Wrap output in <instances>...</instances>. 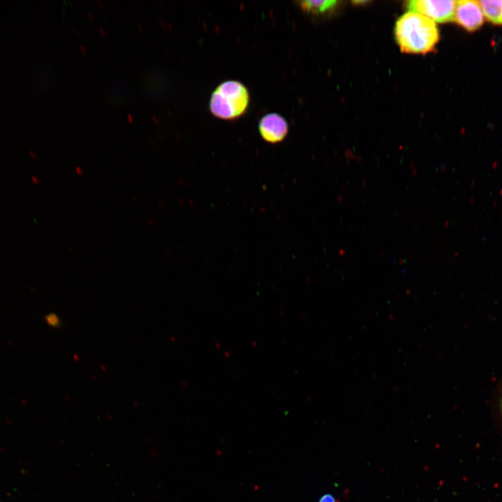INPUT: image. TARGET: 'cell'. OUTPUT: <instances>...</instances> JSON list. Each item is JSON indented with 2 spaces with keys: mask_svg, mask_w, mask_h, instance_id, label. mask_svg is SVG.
Here are the masks:
<instances>
[{
  "mask_svg": "<svg viewBox=\"0 0 502 502\" xmlns=\"http://www.w3.org/2000/svg\"><path fill=\"white\" fill-rule=\"evenodd\" d=\"M396 41L402 52L426 54L434 50L439 31L434 22L415 12L409 11L396 22Z\"/></svg>",
  "mask_w": 502,
  "mask_h": 502,
  "instance_id": "cell-1",
  "label": "cell"
},
{
  "mask_svg": "<svg viewBox=\"0 0 502 502\" xmlns=\"http://www.w3.org/2000/svg\"><path fill=\"white\" fill-rule=\"evenodd\" d=\"M250 100L248 89L243 83L227 80L220 84L213 91L209 109L218 119L234 120L246 112Z\"/></svg>",
  "mask_w": 502,
  "mask_h": 502,
  "instance_id": "cell-2",
  "label": "cell"
},
{
  "mask_svg": "<svg viewBox=\"0 0 502 502\" xmlns=\"http://www.w3.org/2000/svg\"><path fill=\"white\" fill-rule=\"evenodd\" d=\"M501 409H502V399H501Z\"/></svg>",
  "mask_w": 502,
  "mask_h": 502,
  "instance_id": "cell-10",
  "label": "cell"
},
{
  "mask_svg": "<svg viewBox=\"0 0 502 502\" xmlns=\"http://www.w3.org/2000/svg\"><path fill=\"white\" fill-rule=\"evenodd\" d=\"M335 0L298 1L296 5L302 11L312 15H324L333 11L337 6Z\"/></svg>",
  "mask_w": 502,
  "mask_h": 502,
  "instance_id": "cell-6",
  "label": "cell"
},
{
  "mask_svg": "<svg viewBox=\"0 0 502 502\" xmlns=\"http://www.w3.org/2000/svg\"><path fill=\"white\" fill-rule=\"evenodd\" d=\"M485 17L479 1H456L454 22L468 32H475L484 24Z\"/></svg>",
  "mask_w": 502,
  "mask_h": 502,
  "instance_id": "cell-4",
  "label": "cell"
},
{
  "mask_svg": "<svg viewBox=\"0 0 502 502\" xmlns=\"http://www.w3.org/2000/svg\"><path fill=\"white\" fill-rule=\"evenodd\" d=\"M46 320L50 326H56L59 323V319L56 315L54 314H50L47 317Z\"/></svg>",
  "mask_w": 502,
  "mask_h": 502,
  "instance_id": "cell-8",
  "label": "cell"
},
{
  "mask_svg": "<svg viewBox=\"0 0 502 502\" xmlns=\"http://www.w3.org/2000/svg\"><path fill=\"white\" fill-rule=\"evenodd\" d=\"M319 502H337V500L333 495L326 494L319 499Z\"/></svg>",
  "mask_w": 502,
  "mask_h": 502,
  "instance_id": "cell-9",
  "label": "cell"
},
{
  "mask_svg": "<svg viewBox=\"0 0 502 502\" xmlns=\"http://www.w3.org/2000/svg\"><path fill=\"white\" fill-rule=\"evenodd\" d=\"M456 1L411 0L407 2L409 11L420 13L434 22H454Z\"/></svg>",
  "mask_w": 502,
  "mask_h": 502,
  "instance_id": "cell-3",
  "label": "cell"
},
{
  "mask_svg": "<svg viewBox=\"0 0 502 502\" xmlns=\"http://www.w3.org/2000/svg\"><path fill=\"white\" fill-rule=\"evenodd\" d=\"M258 128L262 139L271 144L283 141L289 132L287 121L277 113L264 116L259 122Z\"/></svg>",
  "mask_w": 502,
  "mask_h": 502,
  "instance_id": "cell-5",
  "label": "cell"
},
{
  "mask_svg": "<svg viewBox=\"0 0 502 502\" xmlns=\"http://www.w3.org/2000/svg\"><path fill=\"white\" fill-rule=\"evenodd\" d=\"M485 17L495 25H502V0L479 1Z\"/></svg>",
  "mask_w": 502,
  "mask_h": 502,
  "instance_id": "cell-7",
  "label": "cell"
}]
</instances>
